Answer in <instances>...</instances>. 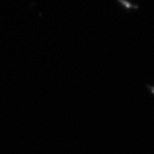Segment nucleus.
I'll list each match as a JSON object with an SVG mask.
<instances>
[{
  "mask_svg": "<svg viewBox=\"0 0 154 154\" xmlns=\"http://www.w3.org/2000/svg\"><path fill=\"white\" fill-rule=\"evenodd\" d=\"M121 2L123 4V5H125V7H128V8H131L132 7V5H131V4H128L127 2H125V1H121Z\"/></svg>",
  "mask_w": 154,
  "mask_h": 154,
  "instance_id": "1",
  "label": "nucleus"
}]
</instances>
